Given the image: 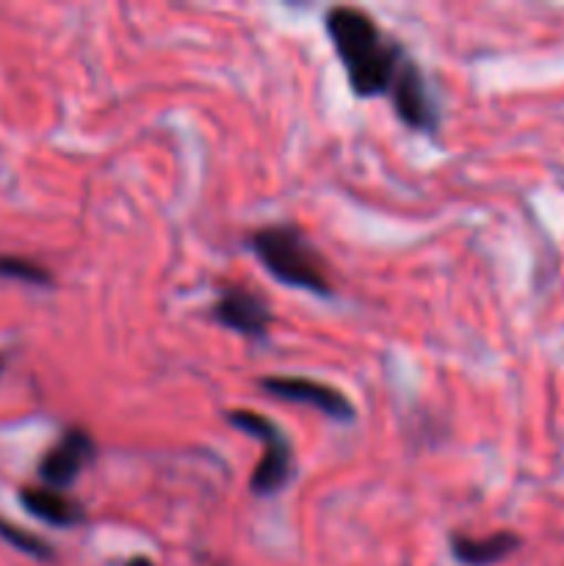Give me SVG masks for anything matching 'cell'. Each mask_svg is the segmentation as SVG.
Here are the masks:
<instances>
[{"instance_id": "cell-6", "label": "cell", "mask_w": 564, "mask_h": 566, "mask_svg": "<svg viewBox=\"0 0 564 566\" xmlns=\"http://www.w3.org/2000/svg\"><path fill=\"white\" fill-rule=\"evenodd\" d=\"M97 448L88 431L83 429H70L39 462V475L48 486H66L81 475V470L86 468L94 459Z\"/></svg>"}, {"instance_id": "cell-3", "label": "cell", "mask_w": 564, "mask_h": 566, "mask_svg": "<svg viewBox=\"0 0 564 566\" xmlns=\"http://www.w3.org/2000/svg\"><path fill=\"white\" fill-rule=\"evenodd\" d=\"M230 423L236 429L247 431V434L258 437L263 442V457H260L258 468H254L249 486H252L254 495H276L280 490H285V484L293 475V451L288 437L282 434V429H276L265 415L247 412V409H236V412L227 415Z\"/></svg>"}, {"instance_id": "cell-1", "label": "cell", "mask_w": 564, "mask_h": 566, "mask_svg": "<svg viewBox=\"0 0 564 566\" xmlns=\"http://www.w3.org/2000/svg\"><path fill=\"white\" fill-rule=\"evenodd\" d=\"M337 59L346 66L348 83L357 97L390 94L393 81L407 59L396 42L379 31L374 17L354 6H335L324 20Z\"/></svg>"}, {"instance_id": "cell-4", "label": "cell", "mask_w": 564, "mask_h": 566, "mask_svg": "<svg viewBox=\"0 0 564 566\" xmlns=\"http://www.w3.org/2000/svg\"><path fill=\"white\" fill-rule=\"evenodd\" d=\"M260 387L265 392H271L274 398L293 403H307V407L318 409V412L330 415L335 420L354 418L352 401L332 385H324V381L304 379V376H265L260 381Z\"/></svg>"}, {"instance_id": "cell-12", "label": "cell", "mask_w": 564, "mask_h": 566, "mask_svg": "<svg viewBox=\"0 0 564 566\" xmlns=\"http://www.w3.org/2000/svg\"><path fill=\"white\" fill-rule=\"evenodd\" d=\"M125 566H155V564L149 562V558H144V556H136V558H130V562H127Z\"/></svg>"}, {"instance_id": "cell-8", "label": "cell", "mask_w": 564, "mask_h": 566, "mask_svg": "<svg viewBox=\"0 0 564 566\" xmlns=\"http://www.w3.org/2000/svg\"><path fill=\"white\" fill-rule=\"evenodd\" d=\"M20 501L33 517L44 520L50 525L70 528V525L83 523V509L75 501H70L61 490H53V486H25L20 492Z\"/></svg>"}, {"instance_id": "cell-5", "label": "cell", "mask_w": 564, "mask_h": 566, "mask_svg": "<svg viewBox=\"0 0 564 566\" xmlns=\"http://www.w3.org/2000/svg\"><path fill=\"white\" fill-rule=\"evenodd\" d=\"M393 105H396V116L412 130L431 133L437 127V108L431 103L429 86H426L424 75L412 61H404L398 70L396 81L390 88Z\"/></svg>"}, {"instance_id": "cell-11", "label": "cell", "mask_w": 564, "mask_h": 566, "mask_svg": "<svg viewBox=\"0 0 564 566\" xmlns=\"http://www.w3.org/2000/svg\"><path fill=\"white\" fill-rule=\"evenodd\" d=\"M0 276L31 282V285H50V282H53V274H50L44 265L25 258H0Z\"/></svg>"}, {"instance_id": "cell-10", "label": "cell", "mask_w": 564, "mask_h": 566, "mask_svg": "<svg viewBox=\"0 0 564 566\" xmlns=\"http://www.w3.org/2000/svg\"><path fill=\"white\" fill-rule=\"evenodd\" d=\"M0 539H6L11 547H17L20 553H28V556H33V558L53 556V547H50L48 542L39 539V536H33V534H28V531L17 528V525H11L9 520H3V517H0Z\"/></svg>"}, {"instance_id": "cell-9", "label": "cell", "mask_w": 564, "mask_h": 566, "mask_svg": "<svg viewBox=\"0 0 564 566\" xmlns=\"http://www.w3.org/2000/svg\"><path fill=\"white\" fill-rule=\"evenodd\" d=\"M518 547L520 539L514 534H509V531H498V534L484 536V539H473V536L464 534L451 536V553L457 556V562L468 566H490L495 562H503Z\"/></svg>"}, {"instance_id": "cell-13", "label": "cell", "mask_w": 564, "mask_h": 566, "mask_svg": "<svg viewBox=\"0 0 564 566\" xmlns=\"http://www.w3.org/2000/svg\"><path fill=\"white\" fill-rule=\"evenodd\" d=\"M3 368H6V357H3V354H0V374H3Z\"/></svg>"}, {"instance_id": "cell-7", "label": "cell", "mask_w": 564, "mask_h": 566, "mask_svg": "<svg viewBox=\"0 0 564 566\" xmlns=\"http://www.w3.org/2000/svg\"><path fill=\"white\" fill-rule=\"evenodd\" d=\"M213 315L227 329L241 332V335L249 337H263L271 324L269 302L258 296V293L247 291V287H230V291L221 293V298L213 307Z\"/></svg>"}, {"instance_id": "cell-2", "label": "cell", "mask_w": 564, "mask_h": 566, "mask_svg": "<svg viewBox=\"0 0 564 566\" xmlns=\"http://www.w3.org/2000/svg\"><path fill=\"white\" fill-rule=\"evenodd\" d=\"M252 249L260 263L285 285L313 293H332L330 263L296 227H263L252 235Z\"/></svg>"}]
</instances>
